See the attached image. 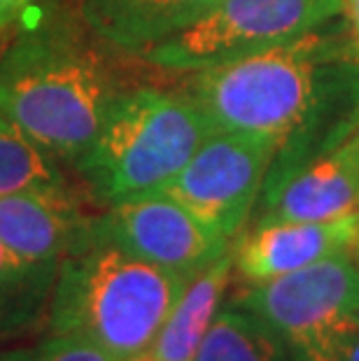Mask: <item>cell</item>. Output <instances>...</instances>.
<instances>
[{"label": "cell", "mask_w": 359, "mask_h": 361, "mask_svg": "<svg viewBox=\"0 0 359 361\" xmlns=\"http://www.w3.org/2000/svg\"><path fill=\"white\" fill-rule=\"evenodd\" d=\"M185 94L215 130L276 137L269 173H285L359 130V47L343 14L280 47L194 73Z\"/></svg>", "instance_id": "6da1fadb"}, {"label": "cell", "mask_w": 359, "mask_h": 361, "mask_svg": "<svg viewBox=\"0 0 359 361\" xmlns=\"http://www.w3.org/2000/svg\"><path fill=\"white\" fill-rule=\"evenodd\" d=\"M98 44L84 21L49 14L0 51V112L63 166L87 152L124 89Z\"/></svg>", "instance_id": "7a4b0ae2"}, {"label": "cell", "mask_w": 359, "mask_h": 361, "mask_svg": "<svg viewBox=\"0 0 359 361\" xmlns=\"http://www.w3.org/2000/svg\"><path fill=\"white\" fill-rule=\"evenodd\" d=\"M187 282L114 245L91 243L61 261L47 334L89 343L117 361L138 357L154 343Z\"/></svg>", "instance_id": "3957f363"}, {"label": "cell", "mask_w": 359, "mask_h": 361, "mask_svg": "<svg viewBox=\"0 0 359 361\" xmlns=\"http://www.w3.org/2000/svg\"><path fill=\"white\" fill-rule=\"evenodd\" d=\"M212 133L215 126L185 91L121 89L71 168L91 201L108 207L162 189Z\"/></svg>", "instance_id": "277c9868"}, {"label": "cell", "mask_w": 359, "mask_h": 361, "mask_svg": "<svg viewBox=\"0 0 359 361\" xmlns=\"http://www.w3.org/2000/svg\"><path fill=\"white\" fill-rule=\"evenodd\" d=\"M238 305L264 319L294 361H346L359 336V264L334 255L252 284Z\"/></svg>", "instance_id": "5b68a950"}, {"label": "cell", "mask_w": 359, "mask_h": 361, "mask_svg": "<svg viewBox=\"0 0 359 361\" xmlns=\"http://www.w3.org/2000/svg\"><path fill=\"white\" fill-rule=\"evenodd\" d=\"M339 17L343 0H219L140 59L168 73L194 75L280 47Z\"/></svg>", "instance_id": "8992f818"}, {"label": "cell", "mask_w": 359, "mask_h": 361, "mask_svg": "<svg viewBox=\"0 0 359 361\" xmlns=\"http://www.w3.org/2000/svg\"><path fill=\"white\" fill-rule=\"evenodd\" d=\"M278 147L276 137L217 130L157 191L187 207L224 240H233L255 210Z\"/></svg>", "instance_id": "52a82bcc"}, {"label": "cell", "mask_w": 359, "mask_h": 361, "mask_svg": "<svg viewBox=\"0 0 359 361\" xmlns=\"http://www.w3.org/2000/svg\"><path fill=\"white\" fill-rule=\"evenodd\" d=\"M91 243H108L166 271L194 278L231 250L224 240L162 191L108 205L91 219Z\"/></svg>", "instance_id": "ba28073f"}, {"label": "cell", "mask_w": 359, "mask_h": 361, "mask_svg": "<svg viewBox=\"0 0 359 361\" xmlns=\"http://www.w3.org/2000/svg\"><path fill=\"white\" fill-rule=\"evenodd\" d=\"M257 221H334L359 207V130L285 173H269Z\"/></svg>", "instance_id": "9c48e42d"}, {"label": "cell", "mask_w": 359, "mask_h": 361, "mask_svg": "<svg viewBox=\"0 0 359 361\" xmlns=\"http://www.w3.org/2000/svg\"><path fill=\"white\" fill-rule=\"evenodd\" d=\"M91 219L78 189L0 196V243L28 264L61 266L89 247Z\"/></svg>", "instance_id": "30bf717a"}, {"label": "cell", "mask_w": 359, "mask_h": 361, "mask_svg": "<svg viewBox=\"0 0 359 361\" xmlns=\"http://www.w3.org/2000/svg\"><path fill=\"white\" fill-rule=\"evenodd\" d=\"M357 240V214L334 221H257L233 247V268L257 284L346 255Z\"/></svg>", "instance_id": "8fae6325"}, {"label": "cell", "mask_w": 359, "mask_h": 361, "mask_svg": "<svg viewBox=\"0 0 359 361\" xmlns=\"http://www.w3.org/2000/svg\"><path fill=\"white\" fill-rule=\"evenodd\" d=\"M219 0H82L80 17L108 49L140 54L208 14Z\"/></svg>", "instance_id": "7c38bea8"}, {"label": "cell", "mask_w": 359, "mask_h": 361, "mask_svg": "<svg viewBox=\"0 0 359 361\" xmlns=\"http://www.w3.org/2000/svg\"><path fill=\"white\" fill-rule=\"evenodd\" d=\"M233 271V250L221 255L201 273L189 278L180 301L164 322L162 331L150 345L147 355L154 361H194L205 331L212 324L224 298Z\"/></svg>", "instance_id": "4fadbf2b"}, {"label": "cell", "mask_w": 359, "mask_h": 361, "mask_svg": "<svg viewBox=\"0 0 359 361\" xmlns=\"http://www.w3.org/2000/svg\"><path fill=\"white\" fill-rule=\"evenodd\" d=\"M59 266H37L0 243V345L47 334V314Z\"/></svg>", "instance_id": "5bb4252c"}, {"label": "cell", "mask_w": 359, "mask_h": 361, "mask_svg": "<svg viewBox=\"0 0 359 361\" xmlns=\"http://www.w3.org/2000/svg\"><path fill=\"white\" fill-rule=\"evenodd\" d=\"M194 361H294L285 341L243 305L219 308Z\"/></svg>", "instance_id": "9a60e30c"}, {"label": "cell", "mask_w": 359, "mask_h": 361, "mask_svg": "<svg viewBox=\"0 0 359 361\" xmlns=\"http://www.w3.org/2000/svg\"><path fill=\"white\" fill-rule=\"evenodd\" d=\"M75 189L63 164L0 112V196Z\"/></svg>", "instance_id": "2e32d148"}, {"label": "cell", "mask_w": 359, "mask_h": 361, "mask_svg": "<svg viewBox=\"0 0 359 361\" xmlns=\"http://www.w3.org/2000/svg\"><path fill=\"white\" fill-rule=\"evenodd\" d=\"M0 361H117L103 350L73 338L42 334L28 345H0Z\"/></svg>", "instance_id": "e0dca14e"}, {"label": "cell", "mask_w": 359, "mask_h": 361, "mask_svg": "<svg viewBox=\"0 0 359 361\" xmlns=\"http://www.w3.org/2000/svg\"><path fill=\"white\" fill-rule=\"evenodd\" d=\"M30 5H33V0H0V33L7 26H12Z\"/></svg>", "instance_id": "ac0fdd59"}, {"label": "cell", "mask_w": 359, "mask_h": 361, "mask_svg": "<svg viewBox=\"0 0 359 361\" xmlns=\"http://www.w3.org/2000/svg\"><path fill=\"white\" fill-rule=\"evenodd\" d=\"M343 14H346L350 30H353L357 47H359V0H343Z\"/></svg>", "instance_id": "d6986e66"}, {"label": "cell", "mask_w": 359, "mask_h": 361, "mask_svg": "<svg viewBox=\"0 0 359 361\" xmlns=\"http://www.w3.org/2000/svg\"><path fill=\"white\" fill-rule=\"evenodd\" d=\"M346 361H359V336L355 338V343L350 345V350H348V357Z\"/></svg>", "instance_id": "ffe728a7"}, {"label": "cell", "mask_w": 359, "mask_h": 361, "mask_svg": "<svg viewBox=\"0 0 359 361\" xmlns=\"http://www.w3.org/2000/svg\"><path fill=\"white\" fill-rule=\"evenodd\" d=\"M353 250H355V255H357V264H359V240H357V245H355Z\"/></svg>", "instance_id": "44dd1931"}, {"label": "cell", "mask_w": 359, "mask_h": 361, "mask_svg": "<svg viewBox=\"0 0 359 361\" xmlns=\"http://www.w3.org/2000/svg\"><path fill=\"white\" fill-rule=\"evenodd\" d=\"M357 219H359V207H357Z\"/></svg>", "instance_id": "7402d4cb"}]
</instances>
